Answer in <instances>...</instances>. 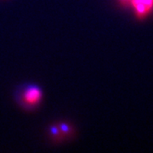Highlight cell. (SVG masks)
Listing matches in <instances>:
<instances>
[{
    "instance_id": "6da1fadb",
    "label": "cell",
    "mask_w": 153,
    "mask_h": 153,
    "mask_svg": "<svg viewBox=\"0 0 153 153\" xmlns=\"http://www.w3.org/2000/svg\"><path fill=\"white\" fill-rule=\"evenodd\" d=\"M14 97L17 104L22 108L27 111H33L41 103L43 91L37 84H23L17 88Z\"/></svg>"
},
{
    "instance_id": "7a4b0ae2",
    "label": "cell",
    "mask_w": 153,
    "mask_h": 153,
    "mask_svg": "<svg viewBox=\"0 0 153 153\" xmlns=\"http://www.w3.org/2000/svg\"><path fill=\"white\" fill-rule=\"evenodd\" d=\"M129 9L137 20L144 21L153 14V0H131Z\"/></svg>"
},
{
    "instance_id": "3957f363",
    "label": "cell",
    "mask_w": 153,
    "mask_h": 153,
    "mask_svg": "<svg viewBox=\"0 0 153 153\" xmlns=\"http://www.w3.org/2000/svg\"><path fill=\"white\" fill-rule=\"evenodd\" d=\"M117 4L122 7V8H124V9H128L130 7V3H131V0H117Z\"/></svg>"
},
{
    "instance_id": "277c9868",
    "label": "cell",
    "mask_w": 153,
    "mask_h": 153,
    "mask_svg": "<svg viewBox=\"0 0 153 153\" xmlns=\"http://www.w3.org/2000/svg\"><path fill=\"white\" fill-rule=\"evenodd\" d=\"M60 130H61V132H63V134H69L71 131L70 127L67 124H64V123L60 124Z\"/></svg>"
}]
</instances>
